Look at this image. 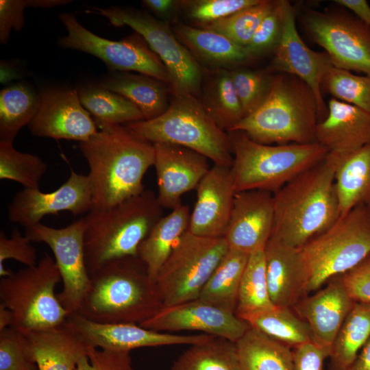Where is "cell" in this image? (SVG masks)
<instances>
[{
	"instance_id": "6da1fadb",
	"label": "cell",
	"mask_w": 370,
	"mask_h": 370,
	"mask_svg": "<svg viewBox=\"0 0 370 370\" xmlns=\"http://www.w3.org/2000/svg\"><path fill=\"white\" fill-rule=\"evenodd\" d=\"M88 140L80 142L92 194L90 210H104L141 193L143 180L153 166V144L123 125H100Z\"/></svg>"
},
{
	"instance_id": "7a4b0ae2",
	"label": "cell",
	"mask_w": 370,
	"mask_h": 370,
	"mask_svg": "<svg viewBox=\"0 0 370 370\" xmlns=\"http://www.w3.org/2000/svg\"><path fill=\"white\" fill-rule=\"evenodd\" d=\"M273 194L270 238L300 249L330 228L341 215L334 169L325 158Z\"/></svg>"
},
{
	"instance_id": "3957f363",
	"label": "cell",
	"mask_w": 370,
	"mask_h": 370,
	"mask_svg": "<svg viewBox=\"0 0 370 370\" xmlns=\"http://www.w3.org/2000/svg\"><path fill=\"white\" fill-rule=\"evenodd\" d=\"M162 308L156 283L138 256L109 261L90 275L76 313L101 323L140 325Z\"/></svg>"
},
{
	"instance_id": "277c9868",
	"label": "cell",
	"mask_w": 370,
	"mask_h": 370,
	"mask_svg": "<svg viewBox=\"0 0 370 370\" xmlns=\"http://www.w3.org/2000/svg\"><path fill=\"white\" fill-rule=\"evenodd\" d=\"M319 121L312 89L293 75L278 73L262 105L228 132L241 131L265 145L308 144L317 143Z\"/></svg>"
},
{
	"instance_id": "5b68a950",
	"label": "cell",
	"mask_w": 370,
	"mask_h": 370,
	"mask_svg": "<svg viewBox=\"0 0 370 370\" xmlns=\"http://www.w3.org/2000/svg\"><path fill=\"white\" fill-rule=\"evenodd\" d=\"M162 217L157 195L149 189L109 209L88 212L83 218L89 275L109 261L137 256L140 243Z\"/></svg>"
},
{
	"instance_id": "8992f818",
	"label": "cell",
	"mask_w": 370,
	"mask_h": 370,
	"mask_svg": "<svg viewBox=\"0 0 370 370\" xmlns=\"http://www.w3.org/2000/svg\"><path fill=\"white\" fill-rule=\"evenodd\" d=\"M232 149L231 175L236 193H275L298 175L323 161L328 150L318 143L265 145L241 131L227 132Z\"/></svg>"
},
{
	"instance_id": "52a82bcc",
	"label": "cell",
	"mask_w": 370,
	"mask_h": 370,
	"mask_svg": "<svg viewBox=\"0 0 370 370\" xmlns=\"http://www.w3.org/2000/svg\"><path fill=\"white\" fill-rule=\"evenodd\" d=\"M138 137L151 143L180 145L194 150L214 164L231 167L233 153L227 132L221 130L197 96L173 97L160 116L123 125Z\"/></svg>"
},
{
	"instance_id": "ba28073f",
	"label": "cell",
	"mask_w": 370,
	"mask_h": 370,
	"mask_svg": "<svg viewBox=\"0 0 370 370\" xmlns=\"http://www.w3.org/2000/svg\"><path fill=\"white\" fill-rule=\"evenodd\" d=\"M299 249L306 274V296L370 253V205H358L340 215L330 228Z\"/></svg>"
},
{
	"instance_id": "9c48e42d",
	"label": "cell",
	"mask_w": 370,
	"mask_h": 370,
	"mask_svg": "<svg viewBox=\"0 0 370 370\" xmlns=\"http://www.w3.org/2000/svg\"><path fill=\"white\" fill-rule=\"evenodd\" d=\"M60 281L55 260L48 254H45L36 265L1 278V303L12 313L11 327L27 331L47 329L64 323L70 314L55 293Z\"/></svg>"
},
{
	"instance_id": "30bf717a",
	"label": "cell",
	"mask_w": 370,
	"mask_h": 370,
	"mask_svg": "<svg viewBox=\"0 0 370 370\" xmlns=\"http://www.w3.org/2000/svg\"><path fill=\"white\" fill-rule=\"evenodd\" d=\"M88 8L86 12L106 17L113 26H129L142 36L166 68L172 97L201 93L204 77L201 65L179 41L167 21L133 8Z\"/></svg>"
},
{
	"instance_id": "8fae6325",
	"label": "cell",
	"mask_w": 370,
	"mask_h": 370,
	"mask_svg": "<svg viewBox=\"0 0 370 370\" xmlns=\"http://www.w3.org/2000/svg\"><path fill=\"white\" fill-rule=\"evenodd\" d=\"M228 249L223 237H202L186 231L156 280L162 308L197 299Z\"/></svg>"
},
{
	"instance_id": "7c38bea8",
	"label": "cell",
	"mask_w": 370,
	"mask_h": 370,
	"mask_svg": "<svg viewBox=\"0 0 370 370\" xmlns=\"http://www.w3.org/2000/svg\"><path fill=\"white\" fill-rule=\"evenodd\" d=\"M58 17L66 31L58 41L60 47L94 56L113 71H134L157 78L169 86L166 66L137 32L121 40H110L85 28L73 13L62 12Z\"/></svg>"
},
{
	"instance_id": "4fadbf2b",
	"label": "cell",
	"mask_w": 370,
	"mask_h": 370,
	"mask_svg": "<svg viewBox=\"0 0 370 370\" xmlns=\"http://www.w3.org/2000/svg\"><path fill=\"white\" fill-rule=\"evenodd\" d=\"M303 25L334 67L370 76V25L345 10H307Z\"/></svg>"
},
{
	"instance_id": "5bb4252c",
	"label": "cell",
	"mask_w": 370,
	"mask_h": 370,
	"mask_svg": "<svg viewBox=\"0 0 370 370\" xmlns=\"http://www.w3.org/2000/svg\"><path fill=\"white\" fill-rule=\"evenodd\" d=\"M84 231L82 217L64 227L54 228L39 223L25 232L32 242L44 243L53 251L63 283L57 297L70 314L78 311L90 285L84 258Z\"/></svg>"
},
{
	"instance_id": "9a60e30c",
	"label": "cell",
	"mask_w": 370,
	"mask_h": 370,
	"mask_svg": "<svg viewBox=\"0 0 370 370\" xmlns=\"http://www.w3.org/2000/svg\"><path fill=\"white\" fill-rule=\"evenodd\" d=\"M92 194L87 175L71 170L67 180L50 193L39 188H23L15 194L8 206V218L25 229L40 223L48 214L68 211L74 215L92 208Z\"/></svg>"
},
{
	"instance_id": "2e32d148",
	"label": "cell",
	"mask_w": 370,
	"mask_h": 370,
	"mask_svg": "<svg viewBox=\"0 0 370 370\" xmlns=\"http://www.w3.org/2000/svg\"><path fill=\"white\" fill-rule=\"evenodd\" d=\"M273 52V71L293 75L304 81L316 96L320 121L325 119L328 106L323 100L321 83L326 73L334 66L325 51H313L304 43L296 27L294 8L286 0L282 33Z\"/></svg>"
},
{
	"instance_id": "e0dca14e",
	"label": "cell",
	"mask_w": 370,
	"mask_h": 370,
	"mask_svg": "<svg viewBox=\"0 0 370 370\" xmlns=\"http://www.w3.org/2000/svg\"><path fill=\"white\" fill-rule=\"evenodd\" d=\"M39 110L28 125L38 137L84 142L97 126L80 102L77 89L47 88L41 91Z\"/></svg>"
},
{
	"instance_id": "ac0fdd59",
	"label": "cell",
	"mask_w": 370,
	"mask_h": 370,
	"mask_svg": "<svg viewBox=\"0 0 370 370\" xmlns=\"http://www.w3.org/2000/svg\"><path fill=\"white\" fill-rule=\"evenodd\" d=\"M140 326L156 332L200 331L236 343L249 325L235 313L199 298L162 308Z\"/></svg>"
},
{
	"instance_id": "d6986e66",
	"label": "cell",
	"mask_w": 370,
	"mask_h": 370,
	"mask_svg": "<svg viewBox=\"0 0 370 370\" xmlns=\"http://www.w3.org/2000/svg\"><path fill=\"white\" fill-rule=\"evenodd\" d=\"M67 323L91 347L101 349L130 352L140 347L193 345L216 337L201 334L182 335L149 330L135 323H101L78 313L70 314Z\"/></svg>"
},
{
	"instance_id": "ffe728a7",
	"label": "cell",
	"mask_w": 370,
	"mask_h": 370,
	"mask_svg": "<svg viewBox=\"0 0 370 370\" xmlns=\"http://www.w3.org/2000/svg\"><path fill=\"white\" fill-rule=\"evenodd\" d=\"M153 147L157 199L162 208L173 210L182 204L184 194L196 190L210 169L208 159L180 145L156 143Z\"/></svg>"
},
{
	"instance_id": "44dd1931",
	"label": "cell",
	"mask_w": 370,
	"mask_h": 370,
	"mask_svg": "<svg viewBox=\"0 0 370 370\" xmlns=\"http://www.w3.org/2000/svg\"><path fill=\"white\" fill-rule=\"evenodd\" d=\"M273 194L261 190L236 193L223 238L229 249L247 254L264 249L273 227Z\"/></svg>"
},
{
	"instance_id": "7402d4cb",
	"label": "cell",
	"mask_w": 370,
	"mask_h": 370,
	"mask_svg": "<svg viewBox=\"0 0 370 370\" xmlns=\"http://www.w3.org/2000/svg\"><path fill=\"white\" fill-rule=\"evenodd\" d=\"M196 190L188 230L202 237L223 238L236 193L230 167L214 164Z\"/></svg>"
},
{
	"instance_id": "603a6c76",
	"label": "cell",
	"mask_w": 370,
	"mask_h": 370,
	"mask_svg": "<svg viewBox=\"0 0 370 370\" xmlns=\"http://www.w3.org/2000/svg\"><path fill=\"white\" fill-rule=\"evenodd\" d=\"M354 304L338 275L314 295L301 298L293 308L308 323L313 342L330 352L333 341Z\"/></svg>"
},
{
	"instance_id": "cb8c5ba5",
	"label": "cell",
	"mask_w": 370,
	"mask_h": 370,
	"mask_svg": "<svg viewBox=\"0 0 370 370\" xmlns=\"http://www.w3.org/2000/svg\"><path fill=\"white\" fill-rule=\"evenodd\" d=\"M21 332L27 356L38 370H75L92 348L66 321L47 329Z\"/></svg>"
},
{
	"instance_id": "d4e9b609",
	"label": "cell",
	"mask_w": 370,
	"mask_h": 370,
	"mask_svg": "<svg viewBox=\"0 0 370 370\" xmlns=\"http://www.w3.org/2000/svg\"><path fill=\"white\" fill-rule=\"evenodd\" d=\"M316 142L331 156H343L369 144L370 114L331 98L327 116L317 124Z\"/></svg>"
},
{
	"instance_id": "484cf974",
	"label": "cell",
	"mask_w": 370,
	"mask_h": 370,
	"mask_svg": "<svg viewBox=\"0 0 370 370\" xmlns=\"http://www.w3.org/2000/svg\"><path fill=\"white\" fill-rule=\"evenodd\" d=\"M264 258L271 301L276 307H293L306 296V274L299 249L270 238Z\"/></svg>"
},
{
	"instance_id": "4316f807",
	"label": "cell",
	"mask_w": 370,
	"mask_h": 370,
	"mask_svg": "<svg viewBox=\"0 0 370 370\" xmlns=\"http://www.w3.org/2000/svg\"><path fill=\"white\" fill-rule=\"evenodd\" d=\"M325 160L334 169L341 215L360 204L370 205V143Z\"/></svg>"
},
{
	"instance_id": "83f0119b",
	"label": "cell",
	"mask_w": 370,
	"mask_h": 370,
	"mask_svg": "<svg viewBox=\"0 0 370 370\" xmlns=\"http://www.w3.org/2000/svg\"><path fill=\"white\" fill-rule=\"evenodd\" d=\"M173 30L199 64L226 69L250 60L245 47L219 33L182 23Z\"/></svg>"
},
{
	"instance_id": "f1b7e54d",
	"label": "cell",
	"mask_w": 370,
	"mask_h": 370,
	"mask_svg": "<svg viewBox=\"0 0 370 370\" xmlns=\"http://www.w3.org/2000/svg\"><path fill=\"white\" fill-rule=\"evenodd\" d=\"M97 85L128 99L140 110L145 120L160 116L170 103L169 86L149 75L117 72L101 79Z\"/></svg>"
},
{
	"instance_id": "f546056e",
	"label": "cell",
	"mask_w": 370,
	"mask_h": 370,
	"mask_svg": "<svg viewBox=\"0 0 370 370\" xmlns=\"http://www.w3.org/2000/svg\"><path fill=\"white\" fill-rule=\"evenodd\" d=\"M190 212L181 204L163 216L140 243L137 256L145 264L149 276L156 282L158 273L175 245L188 230Z\"/></svg>"
},
{
	"instance_id": "4dcf8cb0",
	"label": "cell",
	"mask_w": 370,
	"mask_h": 370,
	"mask_svg": "<svg viewBox=\"0 0 370 370\" xmlns=\"http://www.w3.org/2000/svg\"><path fill=\"white\" fill-rule=\"evenodd\" d=\"M239 370H293V351L249 327L236 343Z\"/></svg>"
},
{
	"instance_id": "1f68e13d",
	"label": "cell",
	"mask_w": 370,
	"mask_h": 370,
	"mask_svg": "<svg viewBox=\"0 0 370 370\" xmlns=\"http://www.w3.org/2000/svg\"><path fill=\"white\" fill-rule=\"evenodd\" d=\"M202 104L216 124L228 132L245 117L230 70L215 69L202 84Z\"/></svg>"
},
{
	"instance_id": "d6a6232c",
	"label": "cell",
	"mask_w": 370,
	"mask_h": 370,
	"mask_svg": "<svg viewBox=\"0 0 370 370\" xmlns=\"http://www.w3.org/2000/svg\"><path fill=\"white\" fill-rule=\"evenodd\" d=\"M249 254L229 249L202 288L199 299L235 313L238 288Z\"/></svg>"
},
{
	"instance_id": "836d02e7",
	"label": "cell",
	"mask_w": 370,
	"mask_h": 370,
	"mask_svg": "<svg viewBox=\"0 0 370 370\" xmlns=\"http://www.w3.org/2000/svg\"><path fill=\"white\" fill-rule=\"evenodd\" d=\"M370 338V303L355 302L332 345L329 370H349Z\"/></svg>"
},
{
	"instance_id": "e575fe53",
	"label": "cell",
	"mask_w": 370,
	"mask_h": 370,
	"mask_svg": "<svg viewBox=\"0 0 370 370\" xmlns=\"http://www.w3.org/2000/svg\"><path fill=\"white\" fill-rule=\"evenodd\" d=\"M40 105V96L28 86L15 84L0 92V142L13 143L18 132L31 123Z\"/></svg>"
},
{
	"instance_id": "d590c367",
	"label": "cell",
	"mask_w": 370,
	"mask_h": 370,
	"mask_svg": "<svg viewBox=\"0 0 370 370\" xmlns=\"http://www.w3.org/2000/svg\"><path fill=\"white\" fill-rule=\"evenodd\" d=\"M84 108L90 113L97 126L124 125L145 120L140 110L124 97L97 85L77 89Z\"/></svg>"
},
{
	"instance_id": "8d00e7d4",
	"label": "cell",
	"mask_w": 370,
	"mask_h": 370,
	"mask_svg": "<svg viewBox=\"0 0 370 370\" xmlns=\"http://www.w3.org/2000/svg\"><path fill=\"white\" fill-rule=\"evenodd\" d=\"M276 308L269 296L264 249L249 254L241 278L235 314L243 320Z\"/></svg>"
},
{
	"instance_id": "74e56055",
	"label": "cell",
	"mask_w": 370,
	"mask_h": 370,
	"mask_svg": "<svg viewBox=\"0 0 370 370\" xmlns=\"http://www.w3.org/2000/svg\"><path fill=\"white\" fill-rule=\"evenodd\" d=\"M250 327L257 329L288 347H296L313 341L308 323L296 315L290 308L276 307L250 316L245 320Z\"/></svg>"
},
{
	"instance_id": "f35d334b",
	"label": "cell",
	"mask_w": 370,
	"mask_h": 370,
	"mask_svg": "<svg viewBox=\"0 0 370 370\" xmlns=\"http://www.w3.org/2000/svg\"><path fill=\"white\" fill-rule=\"evenodd\" d=\"M171 370H239L236 344L214 337L191 345L176 359Z\"/></svg>"
},
{
	"instance_id": "ab89813d",
	"label": "cell",
	"mask_w": 370,
	"mask_h": 370,
	"mask_svg": "<svg viewBox=\"0 0 370 370\" xmlns=\"http://www.w3.org/2000/svg\"><path fill=\"white\" fill-rule=\"evenodd\" d=\"M48 169L39 156L18 151L13 143L0 142V179L16 182L24 188H39Z\"/></svg>"
},
{
	"instance_id": "60d3db41",
	"label": "cell",
	"mask_w": 370,
	"mask_h": 370,
	"mask_svg": "<svg viewBox=\"0 0 370 370\" xmlns=\"http://www.w3.org/2000/svg\"><path fill=\"white\" fill-rule=\"evenodd\" d=\"M277 1L260 0L226 18L204 25L200 28L212 30L246 47L263 18L274 8Z\"/></svg>"
},
{
	"instance_id": "b9f144b4",
	"label": "cell",
	"mask_w": 370,
	"mask_h": 370,
	"mask_svg": "<svg viewBox=\"0 0 370 370\" xmlns=\"http://www.w3.org/2000/svg\"><path fill=\"white\" fill-rule=\"evenodd\" d=\"M322 92L370 114V76L331 67L323 77Z\"/></svg>"
},
{
	"instance_id": "7bdbcfd3",
	"label": "cell",
	"mask_w": 370,
	"mask_h": 370,
	"mask_svg": "<svg viewBox=\"0 0 370 370\" xmlns=\"http://www.w3.org/2000/svg\"><path fill=\"white\" fill-rule=\"evenodd\" d=\"M230 73L245 117L264 101L270 91L273 75L262 70L241 67L230 69Z\"/></svg>"
},
{
	"instance_id": "ee69618b",
	"label": "cell",
	"mask_w": 370,
	"mask_h": 370,
	"mask_svg": "<svg viewBox=\"0 0 370 370\" xmlns=\"http://www.w3.org/2000/svg\"><path fill=\"white\" fill-rule=\"evenodd\" d=\"M260 0H184L181 10L197 27L219 21Z\"/></svg>"
},
{
	"instance_id": "f6af8a7d",
	"label": "cell",
	"mask_w": 370,
	"mask_h": 370,
	"mask_svg": "<svg viewBox=\"0 0 370 370\" xmlns=\"http://www.w3.org/2000/svg\"><path fill=\"white\" fill-rule=\"evenodd\" d=\"M284 2L285 0L277 1L245 47L250 60L273 51L278 45L283 29Z\"/></svg>"
},
{
	"instance_id": "bcb514c9",
	"label": "cell",
	"mask_w": 370,
	"mask_h": 370,
	"mask_svg": "<svg viewBox=\"0 0 370 370\" xmlns=\"http://www.w3.org/2000/svg\"><path fill=\"white\" fill-rule=\"evenodd\" d=\"M32 241L27 236H23L17 227L13 229L11 236L8 238L3 231L0 232V276L11 275V271L6 269L4 262L14 259L26 267H33L38 264L37 251L32 245Z\"/></svg>"
},
{
	"instance_id": "7dc6e473",
	"label": "cell",
	"mask_w": 370,
	"mask_h": 370,
	"mask_svg": "<svg viewBox=\"0 0 370 370\" xmlns=\"http://www.w3.org/2000/svg\"><path fill=\"white\" fill-rule=\"evenodd\" d=\"M0 370H38L27 356L21 332L12 327L0 331Z\"/></svg>"
},
{
	"instance_id": "c3c4849f",
	"label": "cell",
	"mask_w": 370,
	"mask_h": 370,
	"mask_svg": "<svg viewBox=\"0 0 370 370\" xmlns=\"http://www.w3.org/2000/svg\"><path fill=\"white\" fill-rule=\"evenodd\" d=\"M75 370H134L130 352L101 349L92 347L83 356Z\"/></svg>"
},
{
	"instance_id": "681fc988",
	"label": "cell",
	"mask_w": 370,
	"mask_h": 370,
	"mask_svg": "<svg viewBox=\"0 0 370 370\" xmlns=\"http://www.w3.org/2000/svg\"><path fill=\"white\" fill-rule=\"evenodd\" d=\"M37 8L36 0L0 1V43H8L12 30L20 31L25 24L26 8Z\"/></svg>"
},
{
	"instance_id": "f907efd6",
	"label": "cell",
	"mask_w": 370,
	"mask_h": 370,
	"mask_svg": "<svg viewBox=\"0 0 370 370\" xmlns=\"http://www.w3.org/2000/svg\"><path fill=\"white\" fill-rule=\"evenodd\" d=\"M341 277L349 296L355 302L370 303V253Z\"/></svg>"
},
{
	"instance_id": "816d5d0a",
	"label": "cell",
	"mask_w": 370,
	"mask_h": 370,
	"mask_svg": "<svg viewBox=\"0 0 370 370\" xmlns=\"http://www.w3.org/2000/svg\"><path fill=\"white\" fill-rule=\"evenodd\" d=\"M330 352L313 341L301 344L293 351V370H323Z\"/></svg>"
},
{
	"instance_id": "f5cc1de1",
	"label": "cell",
	"mask_w": 370,
	"mask_h": 370,
	"mask_svg": "<svg viewBox=\"0 0 370 370\" xmlns=\"http://www.w3.org/2000/svg\"><path fill=\"white\" fill-rule=\"evenodd\" d=\"M141 3L155 16L165 21L181 9V1L177 0H143Z\"/></svg>"
},
{
	"instance_id": "db71d44e",
	"label": "cell",
	"mask_w": 370,
	"mask_h": 370,
	"mask_svg": "<svg viewBox=\"0 0 370 370\" xmlns=\"http://www.w3.org/2000/svg\"><path fill=\"white\" fill-rule=\"evenodd\" d=\"M336 3L352 11L357 18L370 25V6L365 0H334Z\"/></svg>"
},
{
	"instance_id": "11a10c76",
	"label": "cell",
	"mask_w": 370,
	"mask_h": 370,
	"mask_svg": "<svg viewBox=\"0 0 370 370\" xmlns=\"http://www.w3.org/2000/svg\"><path fill=\"white\" fill-rule=\"evenodd\" d=\"M349 370H370V338L361 349Z\"/></svg>"
},
{
	"instance_id": "9f6ffc18",
	"label": "cell",
	"mask_w": 370,
	"mask_h": 370,
	"mask_svg": "<svg viewBox=\"0 0 370 370\" xmlns=\"http://www.w3.org/2000/svg\"><path fill=\"white\" fill-rule=\"evenodd\" d=\"M13 322L12 312L2 303L0 304V331L11 327Z\"/></svg>"
}]
</instances>
